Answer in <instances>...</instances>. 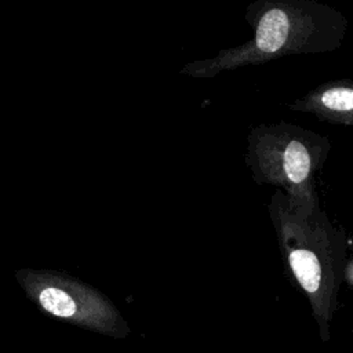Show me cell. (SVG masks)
I'll list each match as a JSON object with an SVG mask.
<instances>
[{
  "instance_id": "1",
  "label": "cell",
  "mask_w": 353,
  "mask_h": 353,
  "mask_svg": "<svg viewBox=\"0 0 353 353\" xmlns=\"http://www.w3.org/2000/svg\"><path fill=\"white\" fill-rule=\"evenodd\" d=\"M268 211L285 272L306 296L319 338L327 343L331 339L339 290L345 281L347 234L330 219L319 196L295 201L276 190Z\"/></svg>"
},
{
  "instance_id": "2",
  "label": "cell",
  "mask_w": 353,
  "mask_h": 353,
  "mask_svg": "<svg viewBox=\"0 0 353 353\" xmlns=\"http://www.w3.org/2000/svg\"><path fill=\"white\" fill-rule=\"evenodd\" d=\"M245 21L252 37L197 63V74L214 76L287 55L332 52L342 46L349 25L339 10L314 0H256L247 7Z\"/></svg>"
},
{
  "instance_id": "3",
  "label": "cell",
  "mask_w": 353,
  "mask_h": 353,
  "mask_svg": "<svg viewBox=\"0 0 353 353\" xmlns=\"http://www.w3.org/2000/svg\"><path fill=\"white\" fill-rule=\"evenodd\" d=\"M331 141L287 121L262 123L247 138L245 163L258 185L274 186L295 201L317 197L314 178L321 171Z\"/></svg>"
},
{
  "instance_id": "4",
  "label": "cell",
  "mask_w": 353,
  "mask_h": 353,
  "mask_svg": "<svg viewBox=\"0 0 353 353\" xmlns=\"http://www.w3.org/2000/svg\"><path fill=\"white\" fill-rule=\"evenodd\" d=\"M23 287L50 316L110 338H127L131 332L119 310L87 285L58 277L29 276Z\"/></svg>"
},
{
  "instance_id": "5",
  "label": "cell",
  "mask_w": 353,
  "mask_h": 353,
  "mask_svg": "<svg viewBox=\"0 0 353 353\" xmlns=\"http://www.w3.org/2000/svg\"><path fill=\"white\" fill-rule=\"evenodd\" d=\"M287 108L314 114L325 123L353 127V80L325 81L288 103Z\"/></svg>"
},
{
  "instance_id": "6",
  "label": "cell",
  "mask_w": 353,
  "mask_h": 353,
  "mask_svg": "<svg viewBox=\"0 0 353 353\" xmlns=\"http://www.w3.org/2000/svg\"><path fill=\"white\" fill-rule=\"evenodd\" d=\"M345 283L353 291V234L349 239V248H347V262L345 269Z\"/></svg>"
}]
</instances>
